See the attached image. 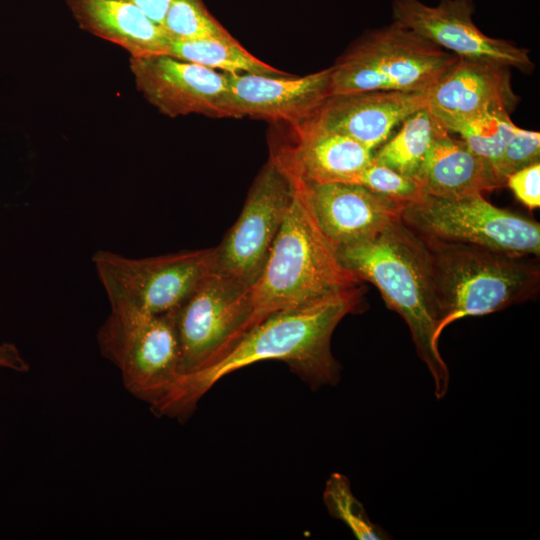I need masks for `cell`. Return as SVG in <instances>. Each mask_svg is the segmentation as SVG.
<instances>
[{
	"instance_id": "6da1fadb",
	"label": "cell",
	"mask_w": 540,
	"mask_h": 540,
	"mask_svg": "<svg viewBox=\"0 0 540 540\" xmlns=\"http://www.w3.org/2000/svg\"><path fill=\"white\" fill-rule=\"evenodd\" d=\"M355 288L328 298L275 312L247 331L215 365L181 375L155 407L157 416L186 420L199 400L226 375L251 364L277 360L316 390L340 380V366L331 353V336L338 323L360 302Z\"/></svg>"
},
{
	"instance_id": "7a4b0ae2",
	"label": "cell",
	"mask_w": 540,
	"mask_h": 540,
	"mask_svg": "<svg viewBox=\"0 0 540 540\" xmlns=\"http://www.w3.org/2000/svg\"><path fill=\"white\" fill-rule=\"evenodd\" d=\"M337 255L348 270L374 284L387 306L404 319L432 376L434 394L442 399L450 374L438 347L440 308L423 240L399 219L374 238L337 250Z\"/></svg>"
},
{
	"instance_id": "3957f363",
	"label": "cell",
	"mask_w": 540,
	"mask_h": 540,
	"mask_svg": "<svg viewBox=\"0 0 540 540\" xmlns=\"http://www.w3.org/2000/svg\"><path fill=\"white\" fill-rule=\"evenodd\" d=\"M293 198L265 266L251 286L246 332L269 315L358 288L361 279L340 261L322 232L303 183Z\"/></svg>"
},
{
	"instance_id": "277c9868",
	"label": "cell",
	"mask_w": 540,
	"mask_h": 540,
	"mask_svg": "<svg viewBox=\"0 0 540 540\" xmlns=\"http://www.w3.org/2000/svg\"><path fill=\"white\" fill-rule=\"evenodd\" d=\"M421 239L430 255L437 291L439 338L456 320L503 310L529 299L538 289L539 266L528 256L466 243Z\"/></svg>"
},
{
	"instance_id": "5b68a950",
	"label": "cell",
	"mask_w": 540,
	"mask_h": 540,
	"mask_svg": "<svg viewBox=\"0 0 540 540\" xmlns=\"http://www.w3.org/2000/svg\"><path fill=\"white\" fill-rule=\"evenodd\" d=\"M457 60L393 21L367 31L335 61L329 96L374 90L428 92Z\"/></svg>"
},
{
	"instance_id": "8992f818",
	"label": "cell",
	"mask_w": 540,
	"mask_h": 540,
	"mask_svg": "<svg viewBox=\"0 0 540 540\" xmlns=\"http://www.w3.org/2000/svg\"><path fill=\"white\" fill-rule=\"evenodd\" d=\"M215 248L148 258L99 250L92 261L111 312L160 315L175 310L214 271Z\"/></svg>"
},
{
	"instance_id": "52a82bcc",
	"label": "cell",
	"mask_w": 540,
	"mask_h": 540,
	"mask_svg": "<svg viewBox=\"0 0 540 540\" xmlns=\"http://www.w3.org/2000/svg\"><path fill=\"white\" fill-rule=\"evenodd\" d=\"M401 220L425 239L472 244L514 256L540 252L539 223L491 204L482 194L460 198L423 194L405 205Z\"/></svg>"
},
{
	"instance_id": "ba28073f",
	"label": "cell",
	"mask_w": 540,
	"mask_h": 540,
	"mask_svg": "<svg viewBox=\"0 0 540 540\" xmlns=\"http://www.w3.org/2000/svg\"><path fill=\"white\" fill-rule=\"evenodd\" d=\"M100 353L120 371L123 385L150 409L167 397L181 376L180 348L170 313L111 312L97 333Z\"/></svg>"
},
{
	"instance_id": "9c48e42d",
	"label": "cell",
	"mask_w": 540,
	"mask_h": 540,
	"mask_svg": "<svg viewBox=\"0 0 540 540\" xmlns=\"http://www.w3.org/2000/svg\"><path fill=\"white\" fill-rule=\"evenodd\" d=\"M251 287L212 271L172 312L181 375L203 371L224 358L246 333Z\"/></svg>"
},
{
	"instance_id": "30bf717a",
	"label": "cell",
	"mask_w": 540,
	"mask_h": 540,
	"mask_svg": "<svg viewBox=\"0 0 540 540\" xmlns=\"http://www.w3.org/2000/svg\"><path fill=\"white\" fill-rule=\"evenodd\" d=\"M293 192L291 180L269 159L255 178L239 218L214 247V270L251 287L265 266Z\"/></svg>"
},
{
	"instance_id": "8fae6325",
	"label": "cell",
	"mask_w": 540,
	"mask_h": 540,
	"mask_svg": "<svg viewBox=\"0 0 540 540\" xmlns=\"http://www.w3.org/2000/svg\"><path fill=\"white\" fill-rule=\"evenodd\" d=\"M473 0H393V21L459 59L486 61L524 73L534 69L527 49L483 33L473 21Z\"/></svg>"
},
{
	"instance_id": "7c38bea8",
	"label": "cell",
	"mask_w": 540,
	"mask_h": 540,
	"mask_svg": "<svg viewBox=\"0 0 540 540\" xmlns=\"http://www.w3.org/2000/svg\"><path fill=\"white\" fill-rule=\"evenodd\" d=\"M129 63L137 90L163 115L228 117L227 73L167 54L130 57Z\"/></svg>"
},
{
	"instance_id": "4fadbf2b",
	"label": "cell",
	"mask_w": 540,
	"mask_h": 540,
	"mask_svg": "<svg viewBox=\"0 0 540 540\" xmlns=\"http://www.w3.org/2000/svg\"><path fill=\"white\" fill-rule=\"evenodd\" d=\"M314 216L335 250L370 240L401 219L406 202L344 182H303Z\"/></svg>"
},
{
	"instance_id": "5bb4252c",
	"label": "cell",
	"mask_w": 540,
	"mask_h": 540,
	"mask_svg": "<svg viewBox=\"0 0 540 540\" xmlns=\"http://www.w3.org/2000/svg\"><path fill=\"white\" fill-rule=\"evenodd\" d=\"M227 76L228 118L250 117L297 126L329 96L330 67L301 77L247 73Z\"/></svg>"
},
{
	"instance_id": "9a60e30c",
	"label": "cell",
	"mask_w": 540,
	"mask_h": 540,
	"mask_svg": "<svg viewBox=\"0 0 540 540\" xmlns=\"http://www.w3.org/2000/svg\"><path fill=\"white\" fill-rule=\"evenodd\" d=\"M426 103L427 92L374 90L331 95L301 124L345 135L374 151Z\"/></svg>"
},
{
	"instance_id": "2e32d148",
	"label": "cell",
	"mask_w": 540,
	"mask_h": 540,
	"mask_svg": "<svg viewBox=\"0 0 540 540\" xmlns=\"http://www.w3.org/2000/svg\"><path fill=\"white\" fill-rule=\"evenodd\" d=\"M500 64L459 59L427 92L426 108L449 133L486 112L510 113L520 101L511 73Z\"/></svg>"
},
{
	"instance_id": "e0dca14e",
	"label": "cell",
	"mask_w": 540,
	"mask_h": 540,
	"mask_svg": "<svg viewBox=\"0 0 540 540\" xmlns=\"http://www.w3.org/2000/svg\"><path fill=\"white\" fill-rule=\"evenodd\" d=\"M290 128L269 157L290 180L349 183L372 161L374 151L345 135L302 124Z\"/></svg>"
},
{
	"instance_id": "ac0fdd59",
	"label": "cell",
	"mask_w": 540,
	"mask_h": 540,
	"mask_svg": "<svg viewBox=\"0 0 540 540\" xmlns=\"http://www.w3.org/2000/svg\"><path fill=\"white\" fill-rule=\"evenodd\" d=\"M413 179L422 193L460 198L504 186L493 167L443 128L435 137Z\"/></svg>"
},
{
	"instance_id": "d6986e66",
	"label": "cell",
	"mask_w": 540,
	"mask_h": 540,
	"mask_svg": "<svg viewBox=\"0 0 540 540\" xmlns=\"http://www.w3.org/2000/svg\"><path fill=\"white\" fill-rule=\"evenodd\" d=\"M84 31L116 44L130 57L168 54L171 39L162 26L127 0H66Z\"/></svg>"
},
{
	"instance_id": "ffe728a7",
	"label": "cell",
	"mask_w": 540,
	"mask_h": 540,
	"mask_svg": "<svg viewBox=\"0 0 540 540\" xmlns=\"http://www.w3.org/2000/svg\"><path fill=\"white\" fill-rule=\"evenodd\" d=\"M443 128L426 107L422 108L401 123L399 131L373 153L372 160L413 178Z\"/></svg>"
},
{
	"instance_id": "44dd1931",
	"label": "cell",
	"mask_w": 540,
	"mask_h": 540,
	"mask_svg": "<svg viewBox=\"0 0 540 540\" xmlns=\"http://www.w3.org/2000/svg\"><path fill=\"white\" fill-rule=\"evenodd\" d=\"M167 55L228 74L287 75L252 55L235 38L171 40Z\"/></svg>"
},
{
	"instance_id": "7402d4cb",
	"label": "cell",
	"mask_w": 540,
	"mask_h": 540,
	"mask_svg": "<svg viewBox=\"0 0 540 540\" xmlns=\"http://www.w3.org/2000/svg\"><path fill=\"white\" fill-rule=\"evenodd\" d=\"M518 128L510 113L495 110L457 125L450 133L458 134L471 151L491 164L496 173L505 147Z\"/></svg>"
},
{
	"instance_id": "603a6c76",
	"label": "cell",
	"mask_w": 540,
	"mask_h": 540,
	"mask_svg": "<svg viewBox=\"0 0 540 540\" xmlns=\"http://www.w3.org/2000/svg\"><path fill=\"white\" fill-rule=\"evenodd\" d=\"M323 501L328 513L342 521L359 540H386L390 535L373 523L362 503L354 496L349 479L338 472L326 481Z\"/></svg>"
},
{
	"instance_id": "cb8c5ba5",
	"label": "cell",
	"mask_w": 540,
	"mask_h": 540,
	"mask_svg": "<svg viewBox=\"0 0 540 540\" xmlns=\"http://www.w3.org/2000/svg\"><path fill=\"white\" fill-rule=\"evenodd\" d=\"M162 28L171 40L234 39L211 15L203 0H171Z\"/></svg>"
},
{
	"instance_id": "d4e9b609",
	"label": "cell",
	"mask_w": 540,
	"mask_h": 540,
	"mask_svg": "<svg viewBox=\"0 0 540 540\" xmlns=\"http://www.w3.org/2000/svg\"><path fill=\"white\" fill-rule=\"evenodd\" d=\"M349 183L402 202H410L423 195L416 181L373 160Z\"/></svg>"
},
{
	"instance_id": "484cf974",
	"label": "cell",
	"mask_w": 540,
	"mask_h": 540,
	"mask_svg": "<svg viewBox=\"0 0 540 540\" xmlns=\"http://www.w3.org/2000/svg\"><path fill=\"white\" fill-rule=\"evenodd\" d=\"M539 158L540 133L519 127L505 147L496 174L506 185V178L510 174L538 163Z\"/></svg>"
},
{
	"instance_id": "4316f807",
	"label": "cell",
	"mask_w": 540,
	"mask_h": 540,
	"mask_svg": "<svg viewBox=\"0 0 540 540\" xmlns=\"http://www.w3.org/2000/svg\"><path fill=\"white\" fill-rule=\"evenodd\" d=\"M506 185L530 209L540 206V163L522 168L506 178Z\"/></svg>"
},
{
	"instance_id": "83f0119b",
	"label": "cell",
	"mask_w": 540,
	"mask_h": 540,
	"mask_svg": "<svg viewBox=\"0 0 540 540\" xmlns=\"http://www.w3.org/2000/svg\"><path fill=\"white\" fill-rule=\"evenodd\" d=\"M0 369L24 373L29 371V364L15 344L4 342L0 343Z\"/></svg>"
},
{
	"instance_id": "f1b7e54d",
	"label": "cell",
	"mask_w": 540,
	"mask_h": 540,
	"mask_svg": "<svg viewBox=\"0 0 540 540\" xmlns=\"http://www.w3.org/2000/svg\"><path fill=\"white\" fill-rule=\"evenodd\" d=\"M138 6L151 20L162 26L171 0H127Z\"/></svg>"
}]
</instances>
